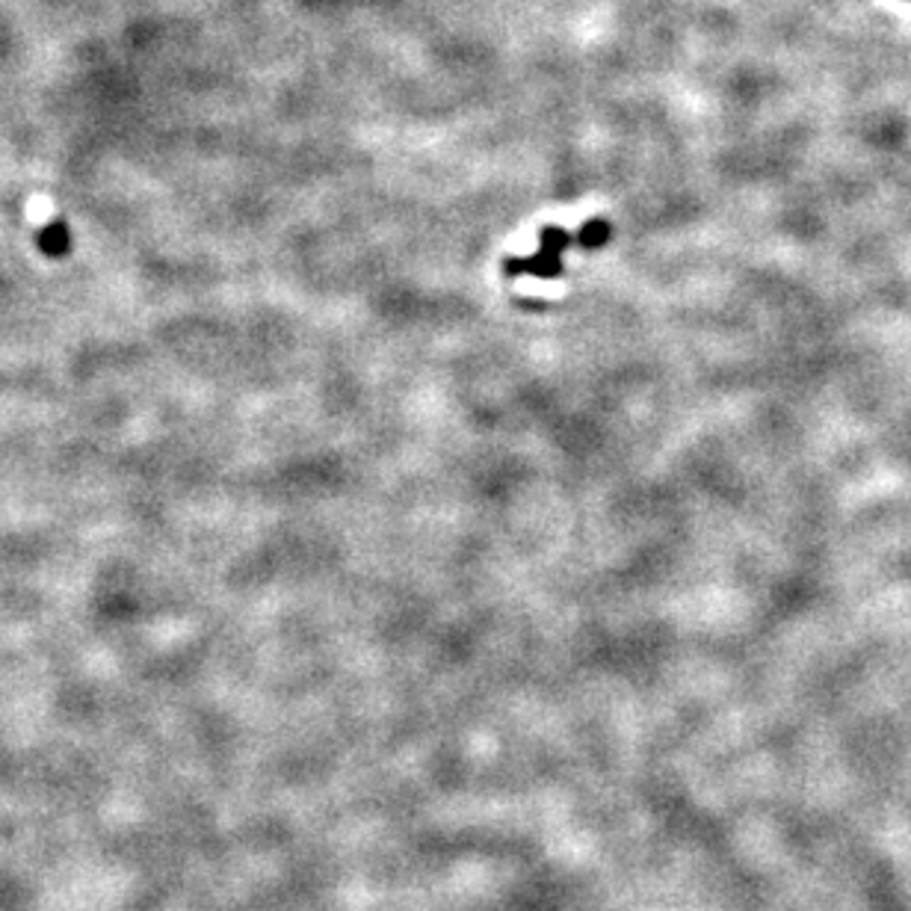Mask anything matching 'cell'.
Wrapping results in <instances>:
<instances>
[{
	"label": "cell",
	"instance_id": "obj_1",
	"mask_svg": "<svg viewBox=\"0 0 911 911\" xmlns=\"http://www.w3.org/2000/svg\"><path fill=\"white\" fill-rule=\"evenodd\" d=\"M613 225L604 216H592L580 232H566L557 225H545L539 234V252L530 258H507L503 275H533V278H559L562 275V252L568 249H601L610 241Z\"/></svg>",
	"mask_w": 911,
	"mask_h": 911
},
{
	"label": "cell",
	"instance_id": "obj_2",
	"mask_svg": "<svg viewBox=\"0 0 911 911\" xmlns=\"http://www.w3.org/2000/svg\"><path fill=\"white\" fill-rule=\"evenodd\" d=\"M39 246H42L45 255H53V258L66 255V252H69V232H66V225L62 223L48 225V228L39 234Z\"/></svg>",
	"mask_w": 911,
	"mask_h": 911
}]
</instances>
